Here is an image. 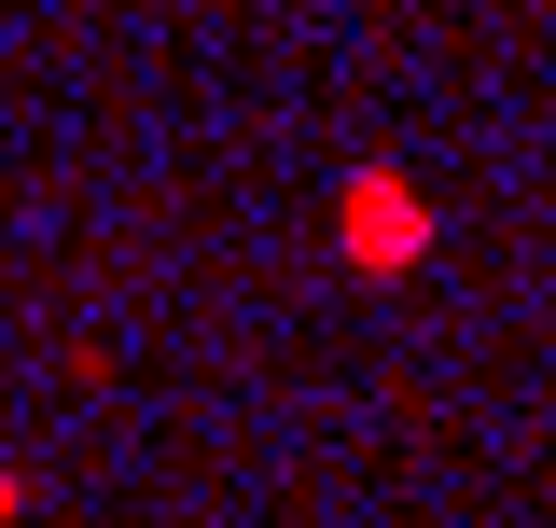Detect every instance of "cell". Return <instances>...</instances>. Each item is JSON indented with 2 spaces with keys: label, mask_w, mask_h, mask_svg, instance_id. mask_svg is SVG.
Listing matches in <instances>:
<instances>
[{
  "label": "cell",
  "mask_w": 556,
  "mask_h": 528,
  "mask_svg": "<svg viewBox=\"0 0 556 528\" xmlns=\"http://www.w3.org/2000/svg\"><path fill=\"white\" fill-rule=\"evenodd\" d=\"M404 251H417L404 196H390V181H362V264H404Z\"/></svg>",
  "instance_id": "cell-1"
}]
</instances>
